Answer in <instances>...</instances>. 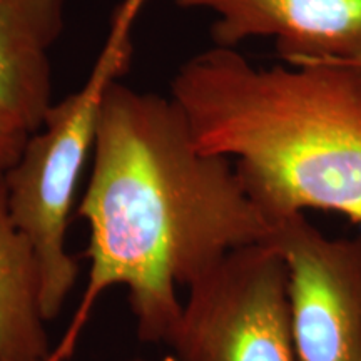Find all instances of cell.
Instances as JSON below:
<instances>
[{
	"label": "cell",
	"mask_w": 361,
	"mask_h": 361,
	"mask_svg": "<svg viewBox=\"0 0 361 361\" xmlns=\"http://www.w3.org/2000/svg\"><path fill=\"white\" fill-rule=\"evenodd\" d=\"M89 183L78 206L89 228V276L52 355L69 361L101 298L124 288L135 333L168 345L188 288L236 247L263 241L273 223L233 161L202 151L168 96L123 80L104 101Z\"/></svg>",
	"instance_id": "obj_1"
},
{
	"label": "cell",
	"mask_w": 361,
	"mask_h": 361,
	"mask_svg": "<svg viewBox=\"0 0 361 361\" xmlns=\"http://www.w3.org/2000/svg\"><path fill=\"white\" fill-rule=\"evenodd\" d=\"M169 96L271 223L319 209L361 224L360 62L261 67L214 45L179 67Z\"/></svg>",
	"instance_id": "obj_2"
},
{
	"label": "cell",
	"mask_w": 361,
	"mask_h": 361,
	"mask_svg": "<svg viewBox=\"0 0 361 361\" xmlns=\"http://www.w3.org/2000/svg\"><path fill=\"white\" fill-rule=\"evenodd\" d=\"M178 361H298L288 268L274 239L236 247L186 288Z\"/></svg>",
	"instance_id": "obj_3"
},
{
	"label": "cell",
	"mask_w": 361,
	"mask_h": 361,
	"mask_svg": "<svg viewBox=\"0 0 361 361\" xmlns=\"http://www.w3.org/2000/svg\"><path fill=\"white\" fill-rule=\"evenodd\" d=\"M298 361H361V234L331 238L306 214L279 219Z\"/></svg>",
	"instance_id": "obj_4"
},
{
	"label": "cell",
	"mask_w": 361,
	"mask_h": 361,
	"mask_svg": "<svg viewBox=\"0 0 361 361\" xmlns=\"http://www.w3.org/2000/svg\"><path fill=\"white\" fill-rule=\"evenodd\" d=\"M213 16L214 45L273 39L284 62H361V0H176Z\"/></svg>",
	"instance_id": "obj_5"
},
{
	"label": "cell",
	"mask_w": 361,
	"mask_h": 361,
	"mask_svg": "<svg viewBox=\"0 0 361 361\" xmlns=\"http://www.w3.org/2000/svg\"><path fill=\"white\" fill-rule=\"evenodd\" d=\"M66 17L67 0H0V111L27 134L56 102L52 51Z\"/></svg>",
	"instance_id": "obj_6"
},
{
	"label": "cell",
	"mask_w": 361,
	"mask_h": 361,
	"mask_svg": "<svg viewBox=\"0 0 361 361\" xmlns=\"http://www.w3.org/2000/svg\"><path fill=\"white\" fill-rule=\"evenodd\" d=\"M35 252L17 228L0 180V361H42L52 353Z\"/></svg>",
	"instance_id": "obj_7"
},
{
	"label": "cell",
	"mask_w": 361,
	"mask_h": 361,
	"mask_svg": "<svg viewBox=\"0 0 361 361\" xmlns=\"http://www.w3.org/2000/svg\"><path fill=\"white\" fill-rule=\"evenodd\" d=\"M29 135L0 111V180L19 159Z\"/></svg>",
	"instance_id": "obj_8"
},
{
	"label": "cell",
	"mask_w": 361,
	"mask_h": 361,
	"mask_svg": "<svg viewBox=\"0 0 361 361\" xmlns=\"http://www.w3.org/2000/svg\"><path fill=\"white\" fill-rule=\"evenodd\" d=\"M124 361H152V360H147V358H141V356H135V358H129V360H124Z\"/></svg>",
	"instance_id": "obj_9"
},
{
	"label": "cell",
	"mask_w": 361,
	"mask_h": 361,
	"mask_svg": "<svg viewBox=\"0 0 361 361\" xmlns=\"http://www.w3.org/2000/svg\"><path fill=\"white\" fill-rule=\"evenodd\" d=\"M42 361H64V360H59V358H56V356H54V355L51 353V355H49V356H47V358H45V360H42Z\"/></svg>",
	"instance_id": "obj_10"
},
{
	"label": "cell",
	"mask_w": 361,
	"mask_h": 361,
	"mask_svg": "<svg viewBox=\"0 0 361 361\" xmlns=\"http://www.w3.org/2000/svg\"><path fill=\"white\" fill-rule=\"evenodd\" d=\"M360 64H361V62H360Z\"/></svg>",
	"instance_id": "obj_11"
}]
</instances>
